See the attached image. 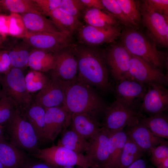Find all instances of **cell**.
Listing matches in <instances>:
<instances>
[{
	"instance_id": "6da1fadb",
	"label": "cell",
	"mask_w": 168,
	"mask_h": 168,
	"mask_svg": "<svg viewBox=\"0 0 168 168\" xmlns=\"http://www.w3.org/2000/svg\"><path fill=\"white\" fill-rule=\"evenodd\" d=\"M75 49L72 52L77 62V78L102 93L110 92L113 87L110 79L106 54L90 48Z\"/></svg>"
},
{
	"instance_id": "7a4b0ae2",
	"label": "cell",
	"mask_w": 168,
	"mask_h": 168,
	"mask_svg": "<svg viewBox=\"0 0 168 168\" xmlns=\"http://www.w3.org/2000/svg\"><path fill=\"white\" fill-rule=\"evenodd\" d=\"M65 96L63 106L71 114L86 113L98 120L107 107L93 87L77 78L65 83Z\"/></svg>"
},
{
	"instance_id": "3957f363",
	"label": "cell",
	"mask_w": 168,
	"mask_h": 168,
	"mask_svg": "<svg viewBox=\"0 0 168 168\" xmlns=\"http://www.w3.org/2000/svg\"><path fill=\"white\" fill-rule=\"evenodd\" d=\"M120 35L122 44L130 53L162 71L167 67L166 54L157 50L156 43L149 40L137 29L126 28Z\"/></svg>"
},
{
	"instance_id": "277c9868",
	"label": "cell",
	"mask_w": 168,
	"mask_h": 168,
	"mask_svg": "<svg viewBox=\"0 0 168 168\" xmlns=\"http://www.w3.org/2000/svg\"><path fill=\"white\" fill-rule=\"evenodd\" d=\"M10 142L21 149L34 153L40 140L33 127L19 108L4 126Z\"/></svg>"
},
{
	"instance_id": "5b68a950",
	"label": "cell",
	"mask_w": 168,
	"mask_h": 168,
	"mask_svg": "<svg viewBox=\"0 0 168 168\" xmlns=\"http://www.w3.org/2000/svg\"><path fill=\"white\" fill-rule=\"evenodd\" d=\"M105 117L101 128L108 133H113L124 129L128 126L139 123L145 117L142 113L131 109L115 100L104 112Z\"/></svg>"
},
{
	"instance_id": "8992f818",
	"label": "cell",
	"mask_w": 168,
	"mask_h": 168,
	"mask_svg": "<svg viewBox=\"0 0 168 168\" xmlns=\"http://www.w3.org/2000/svg\"><path fill=\"white\" fill-rule=\"evenodd\" d=\"M33 154L35 157L53 166L73 167L77 166L84 168L91 167L86 155L77 153L57 145L38 149Z\"/></svg>"
},
{
	"instance_id": "52a82bcc",
	"label": "cell",
	"mask_w": 168,
	"mask_h": 168,
	"mask_svg": "<svg viewBox=\"0 0 168 168\" xmlns=\"http://www.w3.org/2000/svg\"><path fill=\"white\" fill-rule=\"evenodd\" d=\"M1 86L2 94L10 98L19 109H25L32 102L30 93L26 89L25 76L21 69L12 68L2 76Z\"/></svg>"
},
{
	"instance_id": "ba28073f",
	"label": "cell",
	"mask_w": 168,
	"mask_h": 168,
	"mask_svg": "<svg viewBox=\"0 0 168 168\" xmlns=\"http://www.w3.org/2000/svg\"><path fill=\"white\" fill-rule=\"evenodd\" d=\"M71 35L67 32L37 33L27 31L21 38L35 49L53 53L69 46L71 41Z\"/></svg>"
},
{
	"instance_id": "9c48e42d",
	"label": "cell",
	"mask_w": 168,
	"mask_h": 168,
	"mask_svg": "<svg viewBox=\"0 0 168 168\" xmlns=\"http://www.w3.org/2000/svg\"><path fill=\"white\" fill-rule=\"evenodd\" d=\"M147 89L146 84L128 77L116 82L114 91L116 100L126 107L139 111Z\"/></svg>"
},
{
	"instance_id": "30bf717a",
	"label": "cell",
	"mask_w": 168,
	"mask_h": 168,
	"mask_svg": "<svg viewBox=\"0 0 168 168\" xmlns=\"http://www.w3.org/2000/svg\"><path fill=\"white\" fill-rule=\"evenodd\" d=\"M142 22L153 41L166 47L168 45V18L151 9L144 1L140 4Z\"/></svg>"
},
{
	"instance_id": "8fae6325",
	"label": "cell",
	"mask_w": 168,
	"mask_h": 168,
	"mask_svg": "<svg viewBox=\"0 0 168 168\" xmlns=\"http://www.w3.org/2000/svg\"><path fill=\"white\" fill-rule=\"evenodd\" d=\"M129 53V77L146 85L154 83L165 87L167 86L168 76L162 71L152 67L140 58Z\"/></svg>"
},
{
	"instance_id": "7c38bea8",
	"label": "cell",
	"mask_w": 168,
	"mask_h": 168,
	"mask_svg": "<svg viewBox=\"0 0 168 168\" xmlns=\"http://www.w3.org/2000/svg\"><path fill=\"white\" fill-rule=\"evenodd\" d=\"M44 109V140L53 141L70 125L72 114L63 105Z\"/></svg>"
},
{
	"instance_id": "4fadbf2b",
	"label": "cell",
	"mask_w": 168,
	"mask_h": 168,
	"mask_svg": "<svg viewBox=\"0 0 168 168\" xmlns=\"http://www.w3.org/2000/svg\"><path fill=\"white\" fill-rule=\"evenodd\" d=\"M109 133L101 130L89 139V146L86 152L91 168H107L110 158Z\"/></svg>"
},
{
	"instance_id": "5bb4252c",
	"label": "cell",
	"mask_w": 168,
	"mask_h": 168,
	"mask_svg": "<svg viewBox=\"0 0 168 168\" xmlns=\"http://www.w3.org/2000/svg\"><path fill=\"white\" fill-rule=\"evenodd\" d=\"M64 49L53 53L55 66L51 71V77L66 83L77 79L78 63L72 52Z\"/></svg>"
},
{
	"instance_id": "9a60e30c",
	"label": "cell",
	"mask_w": 168,
	"mask_h": 168,
	"mask_svg": "<svg viewBox=\"0 0 168 168\" xmlns=\"http://www.w3.org/2000/svg\"><path fill=\"white\" fill-rule=\"evenodd\" d=\"M147 92L141 104L139 111L152 115L163 112L168 109V90L165 86L157 84L146 85Z\"/></svg>"
},
{
	"instance_id": "2e32d148",
	"label": "cell",
	"mask_w": 168,
	"mask_h": 168,
	"mask_svg": "<svg viewBox=\"0 0 168 168\" xmlns=\"http://www.w3.org/2000/svg\"><path fill=\"white\" fill-rule=\"evenodd\" d=\"M107 65L116 82L129 77L130 56L122 44L112 46L106 54Z\"/></svg>"
},
{
	"instance_id": "e0dca14e",
	"label": "cell",
	"mask_w": 168,
	"mask_h": 168,
	"mask_svg": "<svg viewBox=\"0 0 168 168\" xmlns=\"http://www.w3.org/2000/svg\"><path fill=\"white\" fill-rule=\"evenodd\" d=\"M65 87V83L51 77L48 83L36 95L35 102L44 109L63 106Z\"/></svg>"
},
{
	"instance_id": "ac0fdd59",
	"label": "cell",
	"mask_w": 168,
	"mask_h": 168,
	"mask_svg": "<svg viewBox=\"0 0 168 168\" xmlns=\"http://www.w3.org/2000/svg\"><path fill=\"white\" fill-rule=\"evenodd\" d=\"M78 31L80 40L87 44L93 45L112 42L121 34L119 26L99 27L87 25Z\"/></svg>"
},
{
	"instance_id": "d6986e66",
	"label": "cell",
	"mask_w": 168,
	"mask_h": 168,
	"mask_svg": "<svg viewBox=\"0 0 168 168\" xmlns=\"http://www.w3.org/2000/svg\"><path fill=\"white\" fill-rule=\"evenodd\" d=\"M124 130L129 138L144 152L150 153L152 149L164 142V138L153 135L149 129L139 121L138 124L127 127Z\"/></svg>"
},
{
	"instance_id": "ffe728a7",
	"label": "cell",
	"mask_w": 168,
	"mask_h": 168,
	"mask_svg": "<svg viewBox=\"0 0 168 168\" xmlns=\"http://www.w3.org/2000/svg\"><path fill=\"white\" fill-rule=\"evenodd\" d=\"M70 125L71 129L88 140L101 129L98 120L86 113L72 114Z\"/></svg>"
},
{
	"instance_id": "44dd1931",
	"label": "cell",
	"mask_w": 168,
	"mask_h": 168,
	"mask_svg": "<svg viewBox=\"0 0 168 168\" xmlns=\"http://www.w3.org/2000/svg\"><path fill=\"white\" fill-rule=\"evenodd\" d=\"M27 157L21 149L4 138L0 139V161L4 168H22Z\"/></svg>"
},
{
	"instance_id": "7402d4cb",
	"label": "cell",
	"mask_w": 168,
	"mask_h": 168,
	"mask_svg": "<svg viewBox=\"0 0 168 168\" xmlns=\"http://www.w3.org/2000/svg\"><path fill=\"white\" fill-rule=\"evenodd\" d=\"M24 26L28 32L54 33L59 31L53 22L41 14L28 13L22 14Z\"/></svg>"
},
{
	"instance_id": "603a6c76",
	"label": "cell",
	"mask_w": 168,
	"mask_h": 168,
	"mask_svg": "<svg viewBox=\"0 0 168 168\" xmlns=\"http://www.w3.org/2000/svg\"><path fill=\"white\" fill-rule=\"evenodd\" d=\"M22 39L21 42L8 43L5 48L8 51L12 68L21 69L28 66L31 47Z\"/></svg>"
},
{
	"instance_id": "cb8c5ba5",
	"label": "cell",
	"mask_w": 168,
	"mask_h": 168,
	"mask_svg": "<svg viewBox=\"0 0 168 168\" xmlns=\"http://www.w3.org/2000/svg\"><path fill=\"white\" fill-rule=\"evenodd\" d=\"M55 66L53 53L39 49H33L31 52L28 66L31 70L42 72L52 70Z\"/></svg>"
},
{
	"instance_id": "d4e9b609",
	"label": "cell",
	"mask_w": 168,
	"mask_h": 168,
	"mask_svg": "<svg viewBox=\"0 0 168 168\" xmlns=\"http://www.w3.org/2000/svg\"><path fill=\"white\" fill-rule=\"evenodd\" d=\"M55 26L60 32H67L71 34L82 26L78 18L67 14L58 8L48 15Z\"/></svg>"
},
{
	"instance_id": "484cf974",
	"label": "cell",
	"mask_w": 168,
	"mask_h": 168,
	"mask_svg": "<svg viewBox=\"0 0 168 168\" xmlns=\"http://www.w3.org/2000/svg\"><path fill=\"white\" fill-rule=\"evenodd\" d=\"M24 109L23 114L33 127L40 141L44 140L45 109L35 102Z\"/></svg>"
},
{
	"instance_id": "4316f807",
	"label": "cell",
	"mask_w": 168,
	"mask_h": 168,
	"mask_svg": "<svg viewBox=\"0 0 168 168\" xmlns=\"http://www.w3.org/2000/svg\"><path fill=\"white\" fill-rule=\"evenodd\" d=\"M84 19L88 25L99 27L119 26L120 23L111 13L97 8L86 10Z\"/></svg>"
},
{
	"instance_id": "83f0119b",
	"label": "cell",
	"mask_w": 168,
	"mask_h": 168,
	"mask_svg": "<svg viewBox=\"0 0 168 168\" xmlns=\"http://www.w3.org/2000/svg\"><path fill=\"white\" fill-rule=\"evenodd\" d=\"M41 12L33 0H0V14Z\"/></svg>"
},
{
	"instance_id": "f1b7e54d",
	"label": "cell",
	"mask_w": 168,
	"mask_h": 168,
	"mask_svg": "<svg viewBox=\"0 0 168 168\" xmlns=\"http://www.w3.org/2000/svg\"><path fill=\"white\" fill-rule=\"evenodd\" d=\"M108 133L110 158L107 168H115L128 136L124 129Z\"/></svg>"
},
{
	"instance_id": "f546056e",
	"label": "cell",
	"mask_w": 168,
	"mask_h": 168,
	"mask_svg": "<svg viewBox=\"0 0 168 168\" xmlns=\"http://www.w3.org/2000/svg\"><path fill=\"white\" fill-rule=\"evenodd\" d=\"M57 145L70 149L76 153L83 154L86 152L89 146L88 141L74 131L65 129Z\"/></svg>"
},
{
	"instance_id": "4dcf8cb0",
	"label": "cell",
	"mask_w": 168,
	"mask_h": 168,
	"mask_svg": "<svg viewBox=\"0 0 168 168\" xmlns=\"http://www.w3.org/2000/svg\"><path fill=\"white\" fill-rule=\"evenodd\" d=\"M139 122L146 126L154 135L168 138V118L163 112L141 118Z\"/></svg>"
},
{
	"instance_id": "1f68e13d",
	"label": "cell",
	"mask_w": 168,
	"mask_h": 168,
	"mask_svg": "<svg viewBox=\"0 0 168 168\" xmlns=\"http://www.w3.org/2000/svg\"><path fill=\"white\" fill-rule=\"evenodd\" d=\"M144 153L128 136L115 168H127L134 162L141 158L143 156Z\"/></svg>"
},
{
	"instance_id": "d6a6232c",
	"label": "cell",
	"mask_w": 168,
	"mask_h": 168,
	"mask_svg": "<svg viewBox=\"0 0 168 168\" xmlns=\"http://www.w3.org/2000/svg\"><path fill=\"white\" fill-rule=\"evenodd\" d=\"M50 79L43 72L32 70L25 76L26 88L30 93L40 91L48 83Z\"/></svg>"
},
{
	"instance_id": "836d02e7",
	"label": "cell",
	"mask_w": 168,
	"mask_h": 168,
	"mask_svg": "<svg viewBox=\"0 0 168 168\" xmlns=\"http://www.w3.org/2000/svg\"><path fill=\"white\" fill-rule=\"evenodd\" d=\"M101 1L105 8L113 14L126 28L137 29L138 27V25L128 18L116 0H101Z\"/></svg>"
},
{
	"instance_id": "e575fe53",
	"label": "cell",
	"mask_w": 168,
	"mask_h": 168,
	"mask_svg": "<svg viewBox=\"0 0 168 168\" xmlns=\"http://www.w3.org/2000/svg\"><path fill=\"white\" fill-rule=\"evenodd\" d=\"M122 9L131 21L138 25L142 22L139 2L132 0H116Z\"/></svg>"
},
{
	"instance_id": "d590c367",
	"label": "cell",
	"mask_w": 168,
	"mask_h": 168,
	"mask_svg": "<svg viewBox=\"0 0 168 168\" xmlns=\"http://www.w3.org/2000/svg\"><path fill=\"white\" fill-rule=\"evenodd\" d=\"M18 108L10 97L2 94L0 97V125L4 126Z\"/></svg>"
},
{
	"instance_id": "8d00e7d4",
	"label": "cell",
	"mask_w": 168,
	"mask_h": 168,
	"mask_svg": "<svg viewBox=\"0 0 168 168\" xmlns=\"http://www.w3.org/2000/svg\"><path fill=\"white\" fill-rule=\"evenodd\" d=\"M9 26V34L21 38L27 31L23 23L21 16L17 13H11Z\"/></svg>"
},
{
	"instance_id": "74e56055",
	"label": "cell",
	"mask_w": 168,
	"mask_h": 168,
	"mask_svg": "<svg viewBox=\"0 0 168 168\" xmlns=\"http://www.w3.org/2000/svg\"><path fill=\"white\" fill-rule=\"evenodd\" d=\"M58 8L62 11L78 18L85 7L80 0H61Z\"/></svg>"
},
{
	"instance_id": "f35d334b",
	"label": "cell",
	"mask_w": 168,
	"mask_h": 168,
	"mask_svg": "<svg viewBox=\"0 0 168 168\" xmlns=\"http://www.w3.org/2000/svg\"><path fill=\"white\" fill-rule=\"evenodd\" d=\"M150 154L151 161L156 167L162 161L168 158V141L166 140L153 148Z\"/></svg>"
},
{
	"instance_id": "ab89813d",
	"label": "cell",
	"mask_w": 168,
	"mask_h": 168,
	"mask_svg": "<svg viewBox=\"0 0 168 168\" xmlns=\"http://www.w3.org/2000/svg\"><path fill=\"white\" fill-rule=\"evenodd\" d=\"M43 16H48L55 9L58 8L61 0H33Z\"/></svg>"
},
{
	"instance_id": "60d3db41",
	"label": "cell",
	"mask_w": 168,
	"mask_h": 168,
	"mask_svg": "<svg viewBox=\"0 0 168 168\" xmlns=\"http://www.w3.org/2000/svg\"><path fill=\"white\" fill-rule=\"evenodd\" d=\"M144 1L151 9L168 18V0H147Z\"/></svg>"
},
{
	"instance_id": "b9f144b4",
	"label": "cell",
	"mask_w": 168,
	"mask_h": 168,
	"mask_svg": "<svg viewBox=\"0 0 168 168\" xmlns=\"http://www.w3.org/2000/svg\"><path fill=\"white\" fill-rule=\"evenodd\" d=\"M12 68L7 51L5 49L0 50V73H7Z\"/></svg>"
},
{
	"instance_id": "7bdbcfd3",
	"label": "cell",
	"mask_w": 168,
	"mask_h": 168,
	"mask_svg": "<svg viewBox=\"0 0 168 168\" xmlns=\"http://www.w3.org/2000/svg\"><path fill=\"white\" fill-rule=\"evenodd\" d=\"M84 7L88 9L97 8L102 10L105 9L101 0H80Z\"/></svg>"
},
{
	"instance_id": "ee69618b",
	"label": "cell",
	"mask_w": 168,
	"mask_h": 168,
	"mask_svg": "<svg viewBox=\"0 0 168 168\" xmlns=\"http://www.w3.org/2000/svg\"><path fill=\"white\" fill-rule=\"evenodd\" d=\"M10 18V16L0 14V32L6 35L9 34Z\"/></svg>"
},
{
	"instance_id": "f6af8a7d",
	"label": "cell",
	"mask_w": 168,
	"mask_h": 168,
	"mask_svg": "<svg viewBox=\"0 0 168 168\" xmlns=\"http://www.w3.org/2000/svg\"><path fill=\"white\" fill-rule=\"evenodd\" d=\"M127 168H154L149 166L145 160L139 159L129 166Z\"/></svg>"
},
{
	"instance_id": "bcb514c9",
	"label": "cell",
	"mask_w": 168,
	"mask_h": 168,
	"mask_svg": "<svg viewBox=\"0 0 168 168\" xmlns=\"http://www.w3.org/2000/svg\"><path fill=\"white\" fill-rule=\"evenodd\" d=\"M24 168H52L49 165L44 162L33 163Z\"/></svg>"
},
{
	"instance_id": "7dc6e473",
	"label": "cell",
	"mask_w": 168,
	"mask_h": 168,
	"mask_svg": "<svg viewBox=\"0 0 168 168\" xmlns=\"http://www.w3.org/2000/svg\"><path fill=\"white\" fill-rule=\"evenodd\" d=\"M6 35L0 32V50L4 49L7 40Z\"/></svg>"
},
{
	"instance_id": "c3c4849f",
	"label": "cell",
	"mask_w": 168,
	"mask_h": 168,
	"mask_svg": "<svg viewBox=\"0 0 168 168\" xmlns=\"http://www.w3.org/2000/svg\"><path fill=\"white\" fill-rule=\"evenodd\" d=\"M4 132V126L0 125V139L3 138Z\"/></svg>"
},
{
	"instance_id": "681fc988",
	"label": "cell",
	"mask_w": 168,
	"mask_h": 168,
	"mask_svg": "<svg viewBox=\"0 0 168 168\" xmlns=\"http://www.w3.org/2000/svg\"><path fill=\"white\" fill-rule=\"evenodd\" d=\"M52 168H74L72 166H58V167H54L52 166Z\"/></svg>"
},
{
	"instance_id": "f907efd6",
	"label": "cell",
	"mask_w": 168,
	"mask_h": 168,
	"mask_svg": "<svg viewBox=\"0 0 168 168\" xmlns=\"http://www.w3.org/2000/svg\"><path fill=\"white\" fill-rule=\"evenodd\" d=\"M2 76L1 75V74L0 73V97H1L2 95L1 89H0V87L1 86V80Z\"/></svg>"
},
{
	"instance_id": "816d5d0a",
	"label": "cell",
	"mask_w": 168,
	"mask_h": 168,
	"mask_svg": "<svg viewBox=\"0 0 168 168\" xmlns=\"http://www.w3.org/2000/svg\"><path fill=\"white\" fill-rule=\"evenodd\" d=\"M0 168H4L2 163L0 161Z\"/></svg>"
},
{
	"instance_id": "f5cc1de1",
	"label": "cell",
	"mask_w": 168,
	"mask_h": 168,
	"mask_svg": "<svg viewBox=\"0 0 168 168\" xmlns=\"http://www.w3.org/2000/svg\"><path fill=\"white\" fill-rule=\"evenodd\" d=\"M161 168H168V167Z\"/></svg>"
},
{
	"instance_id": "db71d44e",
	"label": "cell",
	"mask_w": 168,
	"mask_h": 168,
	"mask_svg": "<svg viewBox=\"0 0 168 168\" xmlns=\"http://www.w3.org/2000/svg\"><path fill=\"white\" fill-rule=\"evenodd\" d=\"M81 168H84L81 167Z\"/></svg>"
}]
</instances>
